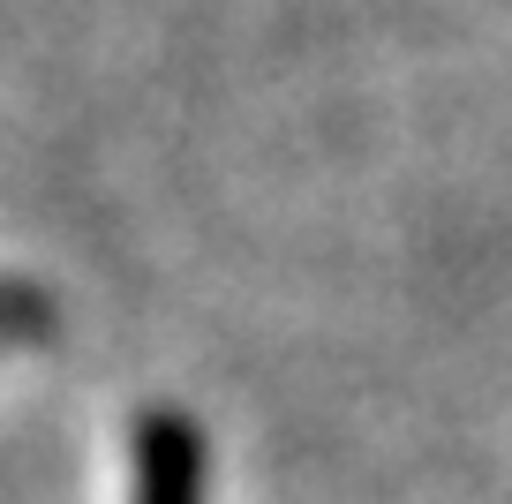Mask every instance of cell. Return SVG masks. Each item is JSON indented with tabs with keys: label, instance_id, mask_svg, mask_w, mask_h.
<instances>
[{
	"label": "cell",
	"instance_id": "obj_1",
	"mask_svg": "<svg viewBox=\"0 0 512 504\" xmlns=\"http://www.w3.org/2000/svg\"><path fill=\"white\" fill-rule=\"evenodd\" d=\"M128 504H204V437L189 414L151 407L128 429Z\"/></svg>",
	"mask_w": 512,
	"mask_h": 504
}]
</instances>
